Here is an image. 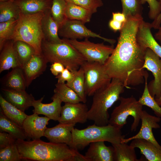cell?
<instances>
[{
  "label": "cell",
  "mask_w": 161,
  "mask_h": 161,
  "mask_svg": "<svg viewBox=\"0 0 161 161\" xmlns=\"http://www.w3.org/2000/svg\"><path fill=\"white\" fill-rule=\"evenodd\" d=\"M15 0H0V2H6L10 1H15Z\"/></svg>",
  "instance_id": "681fc988"
},
{
  "label": "cell",
  "mask_w": 161,
  "mask_h": 161,
  "mask_svg": "<svg viewBox=\"0 0 161 161\" xmlns=\"http://www.w3.org/2000/svg\"><path fill=\"white\" fill-rule=\"evenodd\" d=\"M155 99L158 104L161 106V95L158 98Z\"/></svg>",
  "instance_id": "c3c4849f"
},
{
  "label": "cell",
  "mask_w": 161,
  "mask_h": 161,
  "mask_svg": "<svg viewBox=\"0 0 161 161\" xmlns=\"http://www.w3.org/2000/svg\"><path fill=\"white\" fill-rule=\"evenodd\" d=\"M16 140L6 132L0 131V149L15 143Z\"/></svg>",
  "instance_id": "b9f144b4"
},
{
  "label": "cell",
  "mask_w": 161,
  "mask_h": 161,
  "mask_svg": "<svg viewBox=\"0 0 161 161\" xmlns=\"http://www.w3.org/2000/svg\"><path fill=\"white\" fill-rule=\"evenodd\" d=\"M75 71L72 72L67 68H65L60 74L55 76V78L58 79L57 83H64L65 81L66 83L71 81L74 78Z\"/></svg>",
  "instance_id": "60d3db41"
},
{
  "label": "cell",
  "mask_w": 161,
  "mask_h": 161,
  "mask_svg": "<svg viewBox=\"0 0 161 161\" xmlns=\"http://www.w3.org/2000/svg\"><path fill=\"white\" fill-rule=\"evenodd\" d=\"M66 84L72 89L85 103L86 101V95L85 92V78L83 70L81 66L75 72L73 80Z\"/></svg>",
  "instance_id": "d6a6232c"
},
{
  "label": "cell",
  "mask_w": 161,
  "mask_h": 161,
  "mask_svg": "<svg viewBox=\"0 0 161 161\" xmlns=\"http://www.w3.org/2000/svg\"><path fill=\"white\" fill-rule=\"evenodd\" d=\"M130 145L138 148L141 154L148 161H161V149L152 142L142 139L131 141Z\"/></svg>",
  "instance_id": "cb8c5ba5"
},
{
  "label": "cell",
  "mask_w": 161,
  "mask_h": 161,
  "mask_svg": "<svg viewBox=\"0 0 161 161\" xmlns=\"http://www.w3.org/2000/svg\"><path fill=\"white\" fill-rule=\"evenodd\" d=\"M81 66L84 72L86 95L93 96L97 91L108 85L111 81L112 79L105 71L103 64L86 61Z\"/></svg>",
  "instance_id": "9c48e42d"
},
{
  "label": "cell",
  "mask_w": 161,
  "mask_h": 161,
  "mask_svg": "<svg viewBox=\"0 0 161 161\" xmlns=\"http://www.w3.org/2000/svg\"><path fill=\"white\" fill-rule=\"evenodd\" d=\"M67 2L65 0H52L50 9L51 13L54 20L59 26L66 18L65 12Z\"/></svg>",
  "instance_id": "8d00e7d4"
},
{
  "label": "cell",
  "mask_w": 161,
  "mask_h": 161,
  "mask_svg": "<svg viewBox=\"0 0 161 161\" xmlns=\"http://www.w3.org/2000/svg\"><path fill=\"white\" fill-rule=\"evenodd\" d=\"M0 110L7 118L19 126H22L27 115L24 112L19 110L0 95Z\"/></svg>",
  "instance_id": "4316f807"
},
{
  "label": "cell",
  "mask_w": 161,
  "mask_h": 161,
  "mask_svg": "<svg viewBox=\"0 0 161 161\" xmlns=\"http://www.w3.org/2000/svg\"><path fill=\"white\" fill-rule=\"evenodd\" d=\"M84 156L87 161H114L113 147L107 146L103 141L90 143Z\"/></svg>",
  "instance_id": "d6986e66"
},
{
  "label": "cell",
  "mask_w": 161,
  "mask_h": 161,
  "mask_svg": "<svg viewBox=\"0 0 161 161\" xmlns=\"http://www.w3.org/2000/svg\"><path fill=\"white\" fill-rule=\"evenodd\" d=\"M122 13L126 18L142 16L143 7L141 0H120Z\"/></svg>",
  "instance_id": "e575fe53"
},
{
  "label": "cell",
  "mask_w": 161,
  "mask_h": 161,
  "mask_svg": "<svg viewBox=\"0 0 161 161\" xmlns=\"http://www.w3.org/2000/svg\"><path fill=\"white\" fill-rule=\"evenodd\" d=\"M50 67V70L52 73L55 76L60 74L65 68L62 64L58 62L52 63Z\"/></svg>",
  "instance_id": "7bdbcfd3"
},
{
  "label": "cell",
  "mask_w": 161,
  "mask_h": 161,
  "mask_svg": "<svg viewBox=\"0 0 161 161\" xmlns=\"http://www.w3.org/2000/svg\"><path fill=\"white\" fill-rule=\"evenodd\" d=\"M21 160L16 142L0 149V161H19Z\"/></svg>",
  "instance_id": "74e56055"
},
{
  "label": "cell",
  "mask_w": 161,
  "mask_h": 161,
  "mask_svg": "<svg viewBox=\"0 0 161 161\" xmlns=\"http://www.w3.org/2000/svg\"><path fill=\"white\" fill-rule=\"evenodd\" d=\"M114 149V161H139L135 148L127 143H120L112 144Z\"/></svg>",
  "instance_id": "83f0119b"
},
{
  "label": "cell",
  "mask_w": 161,
  "mask_h": 161,
  "mask_svg": "<svg viewBox=\"0 0 161 161\" xmlns=\"http://www.w3.org/2000/svg\"><path fill=\"white\" fill-rule=\"evenodd\" d=\"M52 0H15L21 13L32 14L45 13L50 10Z\"/></svg>",
  "instance_id": "603a6c76"
},
{
  "label": "cell",
  "mask_w": 161,
  "mask_h": 161,
  "mask_svg": "<svg viewBox=\"0 0 161 161\" xmlns=\"http://www.w3.org/2000/svg\"><path fill=\"white\" fill-rule=\"evenodd\" d=\"M125 87L119 79L112 78L109 84L97 91L93 95L92 104L88 111V119L98 126L108 124L110 118L108 110L119 100Z\"/></svg>",
  "instance_id": "3957f363"
},
{
  "label": "cell",
  "mask_w": 161,
  "mask_h": 161,
  "mask_svg": "<svg viewBox=\"0 0 161 161\" xmlns=\"http://www.w3.org/2000/svg\"><path fill=\"white\" fill-rule=\"evenodd\" d=\"M75 125L74 124L59 123L54 127L47 128L44 136L50 142L65 143L70 147L77 150L73 143L72 134V131Z\"/></svg>",
  "instance_id": "5bb4252c"
},
{
  "label": "cell",
  "mask_w": 161,
  "mask_h": 161,
  "mask_svg": "<svg viewBox=\"0 0 161 161\" xmlns=\"http://www.w3.org/2000/svg\"><path fill=\"white\" fill-rule=\"evenodd\" d=\"M152 28L151 23L143 20L138 30L137 40L143 48L150 49L161 58V46L153 36L151 31Z\"/></svg>",
  "instance_id": "ac0fdd59"
},
{
  "label": "cell",
  "mask_w": 161,
  "mask_h": 161,
  "mask_svg": "<svg viewBox=\"0 0 161 161\" xmlns=\"http://www.w3.org/2000/svg\"><path fill=\"white\" fill-rule=\"evenodd\" d=\"M148 75L145 78V84L143 94L138 100L143 106H145L150 108L156 116L161 118V106L157 103L155 98L150 94L148 87L147 80Z\"/></svg>",
  "instance_id": "836d02e7"
},
{
  "label": "cell",
  "mask_w": 161,
  "mask_h": 161,
  "mask_svg": "<svg viewBox=\"0 0 161 161\" xmlns=\"http://www.w3.org/2000/svg\"><path fill=\"white\" fill-rule=\"evenodd\" d=\"M50 119L47 117H39L38 114L33 113L27 115L22 125L24 130L29 138L32 140H38L44 136Z\"/></svg>",
  "instance_id": "9a60e30c"
},
{
  "label": "cell",
  "mask_w": 161,
  "mask_h": 161,
  "mask_svg": "<svg viewBox=\"0 0 161 161\" xmlns=\"http://www.w3.org/2000/svg\"><path fill=\"white\" fill-rule=\"evenodd\" d=\"M0 50V73L11 68H21L13 40H10L7 41Z\"/></svg>",
  "instance_id": "44dd1931"
},
{
  "label": "cell",
  "mask_w": 161,
  "mask_h": 161,
  "mask_svg": "<svg viewBox=\"0 0 161 161\" xmlns=\"http://www.w3.org/2000/svg\"><path fill=\"white\" fill-rule=\"evenodd\" d=\"M91 11L93 13H96L97 9L103 4L102 0H65Z\"/></svg>",
  "instance_id": "f35d334b"
},
{
  "label": "cell",
  "mask_w": 161,
  "mask_h": 161,
  "mask_svg": "<svg viewBox=\"0 0 161 161\" xmlns=\"http://www.w3.org/2000/svg\"><path fill=\"white\" fill-rule=\"evenodd\" d=\"M44 96L38 100H35L32 103L33 113L43 114L50 120L58 121L61 116L62 106V100L55 95L51 98L52 102L49 103H43L42 101Z\"/></svg>",
  "instance_id": "2e32d148"
},
{
  "label": "cell",
  "mask_w": 161,
  "mask_h": 161,
  "mask_svg": "<svg viewBox=\"0 0 161 161\" xmlns=\"http://www.w3.org/2000/svg\"><path fill=\"white\" fill-rule=\"evenodd\" d=\"M72 134L74 145L78 150L84 148L93 142L103 141L112 144L119 143L125 137L121 129L109 124L99 126L94 123L81 129L74 128Z\"/></svg>",
  "instance_id": "277c9868"
},
{
  "label": "cell",
  "mask_w": 161,
  "mask_h": 161,
  "mask_svg": "<svg viewBox=\"0 0 161 161\" xmlns=\"http://www.w3.org/2000/svg\"><path fill=\"white\" fill-rule=\"evenodd\" d=\"M80 102L66 103L62 106L59 123H84L88 119V108L86 104Z\"/></svg>",
  "instance_id": "4fadbf2b"
},
{
  "label": "cell",
  "mask_w": 161,
  "mask_h": 161,
  "mask_svg": "<svg viewBox=\"0 0 161 161\" xmlns=\"http://www.w3.org/2000/svg\"><path fill=\"white\" fill-rule=\"evenodd\" d=\"M3 88L16 91H24L27 87L26 81L22 68L12 69L4 77Z\"/></svg>",
  "instance_id": "d4e9b609"
},
{
  "label": "cell",
  "mask_w": 161,
  "mask_h": 161,
  "mask_svg": "<svg viewBox=\"0 0 161 161\" xmlns=\"http://www.w3.org/2000/svg\"><path fill=\"white\" fill-rule=\"evenodd\" d=\"M119 105L113 110L110 117L109 124L121 129L127 123L129 116L133 118L131 127L132 131H135L141 120L143 111V106L134 97H120Z\"/></svg>",
  "instance_id": "52a82bcc"
},
{
  "label": "cell",
  "mask_w": 161,
  "mask_h": 161,
  "mask_svg": "<svg viewBox=\"0 0 161 161\" xmlns=\"http://www.w3.org/2000/svg\"><path fill=\"white\" fill-rule=\"evenodd\" d=\"M151 71L154 79L148 84L151 95L155 99L161 95V58L149 48H146L143 66Z\"/></svg>",
  "instance_id": "8fae6325"
},
{
  "label": "cell",
  "mask_w": 161,
  "mask_h": 161,
  "mask_svg": "<svg viewBox=\"0 0 161 161\" xmlns=\"http://www.w3.org/2000/svg\"><path fill=\"white\" fill-rule=\"evenodd\" d=\"M21 13L15 1L0 2V22L18 20Z\"/></svg>",
  "instance_id": "f546056e"
},
{
  "label": "cell",
  "mask_w": 161,
  "mask_h": 161,
  "mask_svg": "<svg viewBox=\"0 0 161 161\" xmlns=\"http://www.w3.org/2000/svg\"><path fill=\"white\" fill-rule=\"evenodd\" d=\"M158 30L156 33L154 35L155 39L158 41L161 44V27L160 26L158 29Z\"/></svg>",
  "instance_id": "7dc6e473"
},
{
  "label": "cell",
  "mask_w": 161,
  "mask_h": 161,
  "mask_svg": "<svg viewBox=\"0 0 161 161\" xmlns=\"http://www.w3.org/2000/svg\"><path fill=\"white\" fill-rule=\"evenodd\" d=\"M123 24L112 19L109 22V27L114 32L120 31L121 29Z\"/></svg>",
  "instance_id": "ee69618b"
},
{
  "label": "cell",
  "mask_w": 161,
  "mask_h": 161,
  "mask_svg": "<svg viewBox=\"0 0 161 161\" xmlns=\"http://www.w3.org/2000/svg\"><path fill=\"white\" fill-rule=\"evenodd\" d=\"M86 59L87 61L96 62L104 64L112 53L113 45H105L103 43H95L86 38L83 41L66 39Z\"/></svg>",
  "instance_id": "ba28073f"
},
{
  "label": "cell",
  "mask_w": 161,
  "mask_h": 161,
  "mask_svg": "<svg viewBox=\"0 0 161 161\" xmlns=\"http://www.w3.org/2000/svg\"><path fill=\"white\" fill-rule=\"evenodd\" d=\"M44 13L25 14L21 13L11 40L25 42L34 48L37 54H42L44 36L41 20Z\"/></svg>",
  "instance_id": "8992f818"
},
{
  "label": "cell",
  "mask_w": 161,
  "mask_h": 161,
  "mask_svg": "<svg viewBox=\"0 0 161 161\" xmlns=\"http://www.w3.org/2000/svg\"><path fill=\"white\" fill-rule=\"evenodd\" d=\"M63 39L61 42L58 43L44 39L41 45L42 54L48 63L59 62L71 71L77 70L86 60L66 39Z\"/></svg>",
  "instance_id": "5b68a950"
},
{
  "label": "cell",
  "mask_w": 161,
  "mask_h": 161,
  "mask_svg": "<svg viewBox=\"0 0 161 161\" xmlns=\"http://www.w3.org/2000/svg\"><path fill=\"white\" fill-rule=\"evenodd\" d=\"M18 20L12 19L0 22V50L7 41L11 40Z\"/></svg>",
  "instance_id": "d590c367"
},
{
  "label": "cell",
  "mask_w": 161,
  "mask_h": 161,
  "mask_svg": "<svg viewBox=\"0 0 161 161\" xmlns=\"http://www.w3.org/2000/svg\"><path fill=\"white\" fill-rule=\"evenodd\" d=\"M1 90L7 101L24 112L32 106L35 100L32 95L28 94L25 90L16 91L4 88Z\"/></svg>",
  "instance_id": "ffe728a7"
},
{
  "label": "cell",
  "mask_w": 161,
  "mask_h": 161,
  "mask_svg": "<svg viewBox=\"0 0 161 161\" xmlns=\"http://www.w3.org/2000/svg\"><path fill=\"white\" fill-rule=\"evenodd\" d=\"M160 3L161 7V0H157ZM161 24V11L159 15L151 23L152 28L158 29L160 27Z\"/></svg>",
  "instance_id": "bcb514c9"
},
{
  "label": "cell",
  "mask_w": 161,
  "mask_h": 161,
  "mask_svg": "<svg viewBox=\"0 0 161 161\" xmlns=\"http://www.w3.org/2000/svg\"><path fill=\"white\" fill-rule=\"evenodd\" d=\"M66 2L65 12L66 18L79 21L84 24L90 21L93 13L91 11L72 3Z\"/></svg>",
  "instance_id": "f1b7e54d"
},
{
  "label": "cell",
  "mask_w": 161,
  "mask_h": 161,
  "mask_svg": "<svg viewBox=\"0 0 161 161\" xmlns=\"http://www.w3.org/2000/svg\"><path fill=\"white\" fill-rule=\"evenodd\" d=\"M22 160L38 161H87L78 150L64 143L40 139L16 141Z\"/></svg>",
  "instance_id": "7a4b0ae2"
},
{
  "label": "cell",
  "mask_w": 161,
  "mask_h": 161,
  "mask_svg": "<svg viewBox=\"0 0 161 161\" xmlns=\"http://www.w3.org/2000/svg\"><path fill=\"white\" fill-rule=\"evenodd\" d=\"M141 120V126L138 132L135 135L129 138L123 139L121 143H127L134 139H142L152 142L161 149V146L156 140L152 132L153 129L160 128L159 123L160 121L161 118L151 115L146 111L143 110Z\"/></svg>",
  "instance_id": "7c38bea8"
},
{
  "label": "cell",
  "mask_w": 161,
  "mask_h": 161,
  "mask_svg": "<svg viewBox=\"0 0 161 161\" xmlns=\"http://www.w3.org/2000/svg\"><path fill=\"white\" fill-rule=\"evenodd\" d=\"M54 90V94L65 103H75L82 102L78 94L66 83H57Z\"/></svg>",
  "instance_id": "1f68e13d"
},
{
  "label": "cell",
  "mask_w": 161,
  "mask_h": 161,
  "mask_svg": "<svg viewBox=\"0 0 161 161\" xmlns=\"http://www.w3.org/2000/svg\"><path fill=\"white\" fill-rule=\"evenodd\" d=\"M14 46L21 67L23 68L34 54V48L28 43L21 41H14Z\"/></svg>",
  "instance_id": "4dcf8cb0"
},
{
  "label": "cell",
  "mask_w": 161,
  "mask_h": 161,
  "mask_svg": "<svg viewBox=\"0 0 161 161\" xmlns=\"http://www.w3.org/2000/svg\"><path fill=\"white\" fill-rule=\"evenodd\" d=\"M0 129L6 132L16 140H30L22 126L7 118L0 110Z\"/></svg>",
  "instance_id": "484cf974"
},
{
  "label": "cell",
  "mask_w": 161,
  "mask_h": 161,
  "mask_svg": "<svg viewBox=\"0 0 161 161\" xmlns=\"http://www.w3.org/2000/svg\"><path fill=\"white\" fill-rule=\"evenodd\" d=\"M59 35L64 38L77 39L89 37L97 38L113 45L115 41L103 37L89 30L81 21L66 18L59 27Z\"/></svg>",
  "instance_id": "30bf717a"
},
{
  "label": "cell",
  "mask_w": 161,
  "mask_h": 161,
  "mask_svg": "<svg viewBox=\"0 0 161 161\" xmlns=\"http://www.w3.org/2000/svg\"><path fill=\"white\" fill-rule=\"evenodd\" d=\"M59 25L53 19L50 10L44 13L41 20L42 29L44 39L50 42L60 43L63 39L59 37Z\"/></svg>",
  "instance_id": "7402d4cb"
},
{
  "label": "cell",
  "mask_w": 161,
  "mask_h": 161,
  "mask_svg": "<svg viewBox=\"0 0 161 161\" xmlns=\"http://www.w3.org/2000/svg\"><path fill=\"white\" fill-rule=\"evenodd\" d=\"M143 5L147 2L149 7L148 16L151 19H155L160 14L161 7L160 3L157 0H141Z\"/></svg>",
  "instance_id": "ab89813d"
},
{
  "label": "cell",
  "mask_w": 161,
  "mask_h": 161,
  "mask_svg": "<svg viewBox=\"0 0 161 161\" xmlns=\"http://www.w3.org/2000/svg\"><path fill=\"white\" fill-rule=\"evenodd\" d=\"M126 18L120 31L117 46L103 66L110 78L119 79L125 88L130 89V86L143 83L148 74L143 68L146 49L141 46L137 39L143 17Z\"/></svg>",
  "instance_id": "6da1fadb"
},
{
  "label": "cell",
  "mask_w": 161,
  "mask_h": 161,
  "mask_svg": "<svg viewBox=\"0 0 161 161\" xmlns=\"http://www.w3.org/2000/svg\"><path fill=\"white\" fill-rule=\"evenodd\" d=\"M48 62L42 54L33 55L22 69L27 87L45 70Z\"/></svg>",
  "instance_id": "e0dca14e"
},
{
  "label": "cell",
  "mask_w": 161,
  "mask_h": 161,
  "mask_svg": "<svg viewBox=\"0 0 161 161\" xmlns=\"http://www.w3.org/2000/svg\"><path fill=\"white\" fill-rule=\"evenodd\" d=\"M112 19L123 24L126 21L127 18L125 15L122 12L112 13Z\"/></svg>",
  "instance_id": "f6af8a7d"
}]
</instances>
